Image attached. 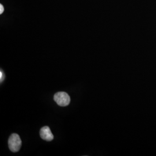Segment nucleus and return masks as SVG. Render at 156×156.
Instances as JSON below:
<instances>
[{
  "label": "nucleus",
  "instance_id": "20e7f679",
  "mask_svg": "<svg viewBox=\"0 0 156 156\" xmlns=\"http://www.w3.org/2000/svg\"><path fill=\"white\" fill-rule=\"evenodd\" d=\"M4 78H5V74L3 71H2V70H1V72H0V80H1V83L4 80Z\"/></svg>",
  "mask_w": 156,
  "mask_h": 156
},
{
  "label": "nucleus",
  "instance_id": "39448f33",
  "mask_svg": "<svg viewBox=\"0 0 156 156\" xmlns=\"http://www.w3.org/2000/svg\"><path fill=\"white\" fill-rule=\"evenodd\" d=\"M4 11V6H2V4L0 5V14H2L3 13V12Z\"/></svg>",
  "mask_w": 156,
  "mask_h": 156
},
{
  "label": "nucleus",
  "instance_id": "7ed1b4c3",
  "mask_svg": "<svg viewBox=\"0 0 156 156\" xmlns=\"http://www.w3.org/2000/svg\"><path fill=\"white\" fill-rule=\"evenodd\" d=\"M40 136L42 139L46 141H51L54 139V136L51 132L50 128L48 126H44L40 130Z\"/></svg>",
  "mask_w": 156,
  "mask_h": 156
},
{
  "label": "nucleus",
  "instance_id": "f03ea898",
  "mask_svg": "<svg viewBox=\"0 0 156 156\" xmlns=\"http://www.w3.org/2000/svg\"><path fill=\"white\" fill-rule=\"evenodd\" d=\"M54 100L59 106H68L71 101L69 95L66 92H58L54 95Z\"/></svg>",
  "mask_w": 156,
  "mask_h": 156
},
{
  "label": "nucleus",
  "instance_id": "f257e3e1",
  "mask_svg": "<svg viewBox=\"0 0 156 156\" xmlns=\"http://www.w3.org/2000/svg\"><path fill=\"white\" fill-rule=\"evenodd\" d=\"M8 146L12 152L16 153L19 151L22 146V140L18 134H12L8 140Z\"/></svg>",
  "mask_w": 156,
  "mask_h": 156
}]
</instances>
